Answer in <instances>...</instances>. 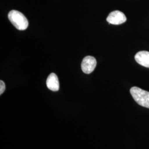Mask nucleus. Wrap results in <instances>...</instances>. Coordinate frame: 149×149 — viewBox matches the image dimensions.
<instances>
[{"label": "nucleus", "instance_id": "1", "mask_svg": "<svg viewBox=\"0 0 149 149\" xmlns=\"http://www.w3.org/2000/svg\"><path fill=\"white\" fill-rule=\"evenodd\" d=\"M8 18L12 24L18 30H26L28 26L27 18L19 11L12 10L9 12Z\"/></svg>", "mask_w": 149, "mask_h": 149}, {"label": "nucleus", "instance_id": "2", "mask_svg": "<svg viewBox=\"0 0 149 149\" xmlns=\"http://www.w3.org/2000/svg\"><path fill=\"white\" fill-rule=\"evenodd\" d=\"M130 92L139 105L149 108V92L137 87H133L130 88Z\"/></svg>", "mask_w": 149, "mask_h": 149}, {"label": "nucleus", "instance_id": "3", "mask_svg": "<svg viewBox=\"0 0 149 149\" xmlns=\"http://www.w3.org/2000/svg\"><path fill=\"white\" fill-rule=\"evenodd\" d=\"M107 21L112 24L119 25L127 21V17L122 12L114 11L111 12L107 17Z\"/></svg>", "mask_w": 149, "mask_h": 149}, {"label": "nucleus", "instance_id": "4", "mask_svg": "<svg viewBox=\"0 0 149 149\" xmlns=\"http://www.w3.org/2000/svg\"><path fill=\"white\" fill-rule=\"evenodd\" d=\"M97 61L96 59L91 56H86L81 63V69L82 71L86 74H90L96 68Z\"/></svg>", "mask_w": 149, "mask_h": 149}, {"label": "nucleus", "instance_id": "5", "mask_svg": "<svg viewBox=\"0 0 149 149\" xmlns=\"http://www.w3.org/2000/svg\"><path fill=\"white\" fill-rule=\"evenodd\" d=\"M135 61L141 66L149 68V52L141 51L135 55Z\"/></svg>", "mask_w": 149, "mask_h": 149}, {"label": "nucleus", "instance_id": "6", "mask_svg": "<svg viewBox=\"0 0 149 149\" xmlns=\"http://www.w3.org/2000/svg\"><path fill=\"white\" fill-rule=\"evenodd\" d=\"M47 86L48 88L53 91H58L60 88L59 79L57 75L51 73L47 80Z\"/></svg>", "mask_w": 149, "mask_h": 149}, {"label": "nucleus", "instance_id": "7", "mask_svg": "<svg viewBox=\"0 0 149 149\" xmlns=\"http://www.w3.org/2000/svg\"><path fill=\"white\" fill-rule=\"evenodd\" d=\"M6 86L4 82L2 80L0 81V95H2L5 90Z\"/></svg>", "mask_w": 149, "mask_h": 149}]
</instances>
